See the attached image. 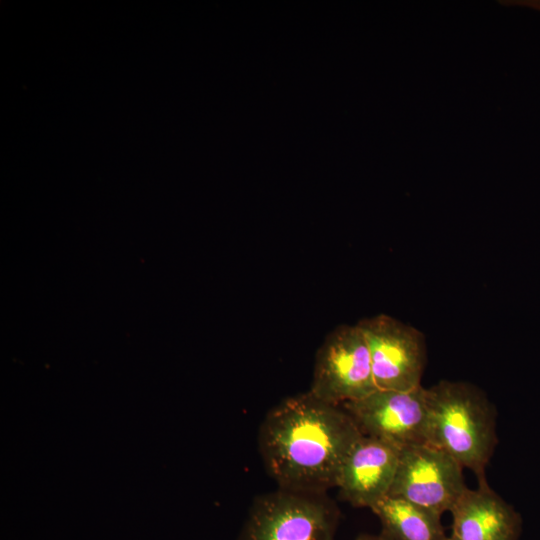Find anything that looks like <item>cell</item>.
<instances>
[{"label": "cell", "mask_w": 540, "mask_h": 540, "mask_svg": "<svg viewBox=\"0 0 540 540\" xmlns=\"http://www.w3.org/2000/svg\"><path fill=\"white\" fill-rule=\"evenodd\" d=\"M376 389L362 329L358 324L336 327L317 351L309 392L325 402L342 405Z\"/></svg>", "instance_id": "4"}, {"label": "cell", "mask_w": 540, "mask_h": 540, "mask_svg": "<svg viewBox=\"0 0 540 540\" xmlns=\"http://www.w3.org/2000/svg\"><path fill=\"white\" fill-rule=\"evenodd\" d=\"M341 406L362 435L400 449L429 444V412L423 386L410 391L376 389Z\"/></svg>", "instance_id": "7"}, {"label": "cell", "mask_w": 540, "mask_h": 540, "mask_svg": "<svg viewBox=\"0 0 540 540\" xmlns=\"http://www.w3.org/2000/svg\"><path fill=\"white\" fill-rule=\"evenodd\" d=\"M354 540H393V539L380 531V533L378 534H361L357 536Z\"/></svg>", "instance_id": "11"}, {"label": "cell", "mask_w": 540, "mask_h": 540, "mask_svg": "<svg viewBox=\"0 0 540 540\" xmlns=\"http://www.w3.org/2000/svg\"><path fill=\"white\" fill-rule=\"evenodd\" d=\"M467 488L463 467L453 457L431 444H420L400 449L389 494L442 516Z\"/></svg>", "instance_id": "6"}, {"label": "cell", "mask_w": 540, "mask_h": 540, "mask_svg": "<svg viewBox=\"0 0 540 540\" xmlns=\"http://www.w3.org/2000/svg\"><path fill=\"white\" fill-rule=\"evenodd\" d=\"M455 540H518L519 514L492 490L486 478L467 488L451 509Z\"/></svg>", "instance_id": "9"}, {"label": "cell", "mask_w": 540, "mask_h": 540, "mask_svg": "<svg viewBox=\"0 0 540 540\" xmlns=\"http://www.w3.org/2000/svg\"><path fill=\"white\" fill-rule=\"evenodd\" d=\"M339 518L326 493L279 488L254 499L238 540H336Z\"/></svg>", "instance_id": "3"}, {"label": "cell", "mask_w": 540, "mask_h": 540, "mask_svg": "<svg viewBox=\"0 0 540 540\" xmlns=\"http://www.w3.org/2000/svg\"><path fill=\"white\" fill-rule=\"evenodd\" d=\"M447 540H455V539L449 536Z\"/></svg>", "instance_id": "12"}, {"label": "cell", "mask_w": 540, "mask_h": 540, "mask_svg": "<svg viewBox=\"0 0 540 540\" xmlns=\"http://www.w3.org/2000/svg\"><path fill=\"white\" fill-rule=\"evenodd\" d=\"M400 458V448L362 435L339 469L335 488L354 507L371 508L389 495Z\"/></svg>", "instance_id": "8"}, {"label": "cell", "mask_w": 540, "mask_h": 540, "mask_svg": "<svg viewBox=\"0 0 540 540\" xmlns=\"http://www.w3.org/2000/svg\"><path fill=\"white\" fill-rule=\"evenodd\" d=\"M357 324L368 344L377 389L410 391L422 386L426 344L421 331L387 314Z\"/></svg>", "instance_id": "5"}, {"label": "cell", "mask_w": 540, "mask_h": 540, "mask_svg": "<svg viewBox=\"0 0 540 540\" xmlns=\"http://www.w3.org/2000/svg\"><path fill=\"white\" fill-rule=\"evenodd\" d=\"M370 510L381 523V532L393 540H447L441 516L401 497L387 495Z\"/></svg>", "instance_id": "10"}, {"label": "cell", "mask_w": 540, "mask_h": 540, "mask_svg": "<svg viewBox=\"0 0 540 540\" xmlns=\"http://www.w3.org/2000/svg\"><path fill=\"white\" fill-rule=\"evenodd\" d=\"M429 412V444L453 457L478 480L496 443V413L478 387L463 381L442 380L425 388Z\"/></svg>", "instance_id": "2"}, {"label": "cell", "mask_w": 540, "mask_h": 540, "mask_svg": "<svg viewBox=\"0 0 540 540\" xmlns=\"http://www.w3.org/2000/svg\"><path fill=\"white\" fill-rule=\"evenodd\" d=\"M362 436L341 405L309 391L282 400L264 417L258 447L279 488L326 493L346 455Z\"/></svg>", "instance_id": "1"}]
</instances>
